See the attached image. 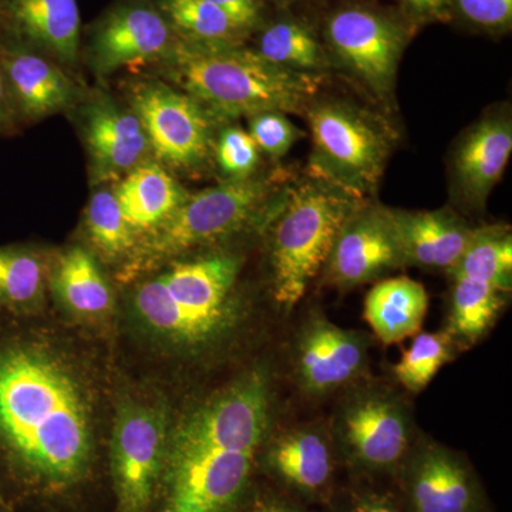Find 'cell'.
I'll return each instance as SVG.
<instances>
[{
	"instance_id": "obj_1",
	"label": "cell",
	"mask_w": 512,
	"mask_h": 512,
	"mask_svg": "<svg viewBox=\"0 0 512 512\" xmlns=\"http://www.w3.org/2000/svg\"><path fill=\"white\" fill-rule=\"evenodd\" d=\"M96 446V394L79 363L18 318L0 319V478L70 487Z\"/></svg>"
},
{
	"instance_id": "obj_2",
	"label": "cell",
	"mask_w": 512,
	"mask_h": 512,
	"mask_svg": "<svg viewBox=\"0 0 512 512\" xmlns=\"http://www.w3.org/2000/svg\"><path fill=\"white\" fill-rule=\"evenodd\" d=\"M274 410L268 365L245 370L187 410L168 430L160 512H238Z\"/></svg>"
},
{
	"instance_id": "obj_3",
	"label": "cell",
	"mask_w": 512,
	"mask_h": 512,
	"mask_svg": "<svg viewBox=\"0 0 512 512\" xmlns=\"http://www.w3.org/2000/svg\"><path fill=\"white\" fill-rule=\"evenodd\" d=\"M241 258L198 256L177 262L138 286L133 305L138 319L157 338L188 353L225 342L247 320L237 292Z\"/></svg>"
},
{
	"instance_id": "obj_4",
	"label": "cell",
	"mask_w": 512,
	"mask_h": 512,
	"mask_svg": "<svg viewBox=\"0 0 512 512\" xmlns=\"http://www.w3.org/2000/svg\"><path fill=\"white\" fill-rule=\"evenodd\" d=\"M158 64L178 89L222 117L299 111L318 89L315 74L274 66L239 45H200L177 37Z\"/></svg>"
},
{
	"instance_id": "obj_5",
	"label": "cell",
	"mask_w": 512,
	"mask_h": 512,
	"mask_svg": "<svg viewBox=\"0 0 512 512\" xmlns=\"http://www.w3.org/2000/svg\"><path fill=\"white\" fill-rule=\"evenodd\" d=\"M359 198L326 181H309L293 188L272 228V296L291 312L322 274L340 229Z\"/></svg>"
},
{
	"instance_id": "obj_6",
	"label": "cell",
	"mask_w": 512,
	"mask_h": 512,
	"mask_svg": "<svg viewBox=\"0 0 512 512\" xmlns=\"http://www.w3.org/2000/svg\"><path fill=\"white\" fill-rule=\"evenodd\" d=\"M328 430L340 466L365 481H393L420 436L402 394L369 377L339 393Z\"/></svg>"
},
{
	"instance_id": "obj_7",
	"label": "cell",
	"mask_w": 512,
	"mask_h": 512,
	"mask_svg": "<svg viewBox=\"0 0 512 512\" xmlns=\"http://www.w3.org/2000/svg\"><path fill=\"white\" fill-rule=\"evenodd\" d=\"M266 180L242 178L188 195L156 229L138 238L121 276L126 281L194 249L217 244L251 221L268 197Z\"/></svg>"
},
{
	"instance_id": "obj_8",
	"label": "cell",
	"mask_w": 512,
	"mask_h": 512,
	"mask_svg": "<svg viewBox=\"0 0 512 512\" xmlns=\"http://www.w3.org/2000/svg\"><path fill=\"white\" fill-rule=\"evenodd\" d=\"M313 163L326 183L359 198L383 174L389 134L363 111L343 103H320L308 111Z\"/></svg>"
},
{
	"instance_id": "obj_9",
	"label": "cell",
	"mask_w": 512,
	"mask_h": 512,
	"mask_svg": "<svg viewBox=\"0 0 512 512\" xmlns=\"http://www.w3.org/2000/svg\"><path fill=\"white\" fill-rule=\"evenodd\" d=\"M167 410L163 404L127 397L111 433V474L119 512H148L153 503L167 446Z\"/></svg>"
},
{
	"instance_id": "obj_10",
	"label": "cell",
	"mask_w": 512,
	"mask_h": 512,
	"mask_svg": "<svg viewBox=\"0 0 512 512\" xmlns=\"http://www.w3.org/2000/svg\"><path fill=\"white\" fill-rule=\"evenodd\" d=\"M403 512H490L473 464L460 451L420 434L393 478Z\"/></svg>"
},
{
	"instance_id": "obj_11",
	"label": "cell",
	"mask_w": 512,
	"mask_h": 512,
	"mask_svg": "<svg viewBox=\"0 0 512 512\" xmlns=\"http://www.w3.org/2000/svg\"><path fill=\"white\" fill-rule=\"evenodd\" d=\"M131 110L161 163L194 170L207 160L212 144L210 113L183 90L161 82L138 83L131 92Z\"/></svg>"
},
{
	"instance_id": "obj_12",
	"label": "cell",
	"mask_w": 512,
	"mask_h": 512,
	"mask_svg": "<svg viewBox=\"0 0 512 512\" xmlns=\"http://www.w3.org/2000/svg\"><path fill=\"white\" fill-rule=\"evenodd\" d=\"M370 339L336 325L320 313L303 320L293 339V379L311 399L342 393L367 379Z\"/></svg>"
},
{
	"instance_id": "obj_13",
	"label": "cell",
	"mask_w": 512,
	"mask_h": 512,
	"mask_svg": "<svg viewBox=\"0 0 512 512\" xmlns=\"http://www.w3.org/2000/svg\"><path fill=\"white\" fill-rule=\"evenodd\" d=\"M258 464L279 490L306 505L325 507L338 487V454L328 427L319 424L272 430L259 451Z\"/></svg>"
},
{
	"instance_id": "obj_14",
	"label": "cell",
	"mask_w": 512,
	"mask_h": 512,
	"mask_svg": "<svg viewBox=\"0 0 512 512\" xmlns=\"http://www.w3.org/2000/svg\"><path fill=\"white\" fill-rule=\"evenodd\" d=\"M177 36L154 0H117L89 30L90 63L101 76L158 63Z\"/></svg>"
},
{
	"instance_id": "obj_15",
	"label": "cell",
	"mask_w": 512,
	"mask_h": 512,
	"mask_svg": "<svg viewBox=\"0 0 512 512\" xmlns=\"http://www.w3.org/2000/svg\"><path fill=\"white\" fill-rule=\"evenodd\" d=\"M326 39L336 56L379 96L392 92L406 32L389 16L363 6L330 15Z\"/></svg>"
},
{
	"instance_id": "obj_16",
	"label": "cell",
	"mask_w": 512,
	"mask_h": 512,
	"mask_svg": "<svg viewBox=\"0 0 512 512\" xmlns=\"http://www.w3.org/2000/svg\"><path fill=\"white\" fill-rule=\"evenodd\" d=\"M403 266L386 207L359 205L340 229L322 274L328 284L349 291Z\"/></svg>"
},
{
	"instance_id": "obj_17",
	"label": "cell",
	"mask_w": 512,
	"mask_h": 512,
	"mask_svg": "<svg viewBox=\"0 0 512 512\" xmlns=\"http://www.w3.org/2000/svg\"><path fill=\"white\" fill-rule=\"evenodd\" d=\"M0 67L13 113L42 120L69 109L76 89L55 60L32 47L0 35Z\"/></svg>"
},
{
	"instance_id": "obj_18",
	"label": "cell",
	"mask_w": 512,
	"mask_h": 512,
	"mask_svg": "<svg viewBox=\"0 0 512 512\" xmlns=\"http://www.w3.org/2000/svg\"><path fill=\"white\" fill-rule=\"evenodd\" d=\"M0 35L72 67L82 46L77 0H0Z\"/></svg>"
},
{
	"instance_id": "obj_19",
	"label": "cell",
	"mask_w": 512,
	"mask_h": 512,
	"mask_svg": "<svg viewBox=\"0 0 512 512\" xmlns=\"http://www.w3.org/2000/svg\"><path fill=\"white\" fill-rule=\"evenodd\" d=\"M83 124L97 183H117L153 154L137 114L114 101L93 100L84 110Z\"/></svg>"
},
{
	"instance_id": "obj_20",
	"label": "cell",
	"mask_w": 512,
	"mask_h": 512,
	"mask_svg": "<svg viewBox=\"0 0 512 512\" xmlns=\"http://www.w3.org/2000/svg\"><path fill=\"white\" fill-rule=\"evenodd\" d=\"M399 242L404 266L448 269L456 265L473 229L456 212L406 211L386 208Z\"/></svg>"
},
{
	"instance_id": "obj_21",
	"label": "cell",
	"mask_w": 512,
	"mask_h": 512,
	"mask_svg": "<svg viewBox=\"0 0 512 512\" xmlns=\"http://www.w3.org/2000/svg\"><path fill=\"white\" fill-rule=\"evenodd\" d=\"M512 151V126L507 116L485 117L461 140L454 156V180L470 207H484L503 177Z\"/></svg>"
},
{
	"instance_id": "obj_22",
	"label": "cell",
	"mask_w": 512,
	"mask_h": 512,
	"mask_svg": "<svg viewBox=\"0 0 512 512\" xmlns=\"http://www.w3.org/2000/svg\"><path fill=\"white\" fill-rule=\"evenodd\" d=\"M430 296L409 276L383 278L367 292L363 319L384 345H396L421 332L429 313Z\"/></svg>"
},
{
	"instance_id": "obj_23",
	"label": "cell",
	"mask_w": 512,
	"mask_h": 512,
	"mask_svg": "<svg viewBox=\"0 0 512 512\" xmlns=\"http://www.w3.org/2000/svg\"><path fill=\"white\" fill-rule=\"evenodd\" d=\"M124 218L137 237L163 224L188 197L173 174L156 161H146L114 187Z\"/></svg>"
},
{
	"instance_id": "obj_24",
	"label": "cell",
	"mask_w": 512,
	"mask_h": 512,
	"mask_svg": "<svg viewBox=\"0 0 512 512\" xmlns=\"http://www.w3.org/2000/svg\"><path fill=\"white\" fill-rule=\"evenodd\" d=\"M446 325L444 330L461 350L480 343L493 330L507 308L510 293L467 276H450Z\"/></svg>"
},
{
	"instance_id": "obj_25",
	"label": "cell",
	"mask_w": 512,
	"mask_h": 512,
	"mask_svg": "<svg viewBox=\"0 0 512 512\" xmlns=\"http://www.w3.org/2000/svg\"><path fill=\"white\" fill-rule=\"evenodd\" d=\"M53 289L64 308L84 319H103L113 311V292L94 256L72 248L53 269Z\"/></svg>"
},
{
	"instance_id": "obj_26",
	"label": "cell",
	"mask_w": 512,
	"mask_h": 512,
	"mask_svg": "<svg viewBox=\"0 0 512 512\" xmlns=\"http://www.w3.org/2000/svg\"><path fill=\"white\" fill-rule=\"evenodd\" d=\"M46 265L35 249L0 247V313L25 318L45 299Z\"/></svg>"
},
{
	"instance_id": "obj_27",
	"label": "cell",
	"mask_w": 512,
	"mask_h": 512,
	"mask_svg": "<svg viewBox=\"0 0 512 512\" xmlns=\"http://www.w3.org/2000/svg\"><path fill=\"white\" fill-rule=\"evenodd\" d=\"M448 276H467L505 293L512 289V235L507 225L474 228L466 249Z\"/></svg>"
},
{
	"instance_id": "obj_28",
	"label": "cell",
	"mask_w": 512,
	"mask_h": 512,
	"mask_svg": "<svg viewBox=\"0 0 512 512\" xmlns=\"http://www.w3.org/2000/svg\"><path fill=\"white\" fill-rule=\"evenodd\" d=\"M175 36L200 45H239L247 36L210 0H154Z\"/></svg>"
},
{
	"instance_id": "obj_29",
	"label": "cell",
	"mask_w": 512,
	"mask_h": 512,
	"mask_svg": "<svg viewBox=\"0 0 512 512\" xmlns=\"http://www.w3.org/2000/svg\"><path fill=\"white\" fill-rule=\"evenodd\" d=\"M254 52L265 62L293 72L313 74L328 66L319 40L308 26L296 20H279L266 26Z\"/></svg>"
},
{
	"instance_id": "obj_30",
	"label": "cell",
	"mask_w": 512,
	"mask_h": 512,
	"mask_svg": "<svg viewBox=\"0 0 512 512\" xmlns=\"http://www.w3.org/2000/svg\"><path fill=\"white\" fill-rule=\"evenodd\" d=\"M84 229L94 251L107 261L127 259L136 248V232L124 218L116 194L109 188L96 191L84 212Z\"/></svg>"
},
{
	"instance_id": "obj_31",
	"label": "cell",
	"mask_w": 512,
	"mask_h": 512,
	"mask_svg": "<svg viewBox=\"0 0 512 512\" xmlns=\"http://www.w3.org/2000/svg\"><path fill=\"white\" fill-rule=\"evenodd\" d=\"M458 353L461 349L446 330L419 332L393 366V377L407 392L419 394L430 386L444 366L456 359Z\"/></svg>"
},
{
	"instance_id": "obj_32",
	"label": "cell",
	"mask_w": 512,
	"mask_h": 512,
	"mask_svg": "<svg viewBox=\"0 0 512 512\" xmlns=\"http://www.w3.org/2000/svg\"><path fill=\"white\" fill-rule=\"evenodd\" d=\"M325 507L328 512H403L394 487L353 478L349 484L336 487Z\"/></svg>"
},
{
	"instance_id": "obj_33",
	"label": "cell",
	"mask_w": 512,
	"mask_h": 512,
	"mask_svg": "<svg viewBox=\"0 0 512 512\" xmlns=\"http://www.w3.org/2000/svg\"><path fill=\"white\" fill-rule=\"evenodd\" d=\"M259 153L261 150L251 134L238 127H229L222 131L215 144L217 163L229 180L251 177L259 163Z\"/></svg>"
},
{
	"instance_id": "obj_34",
	"label": "cell",
	"mask_w": 512,
	"mask_h": 512,
	"mask_svg": "<svg viewBox=\"0 0 512 512\" xmlns=\"http://www.w3.org/2000/svg\"><path fill=\"white\" fill-rule=\"evenodd\" d=\"M248 133L259 150L274 157L284 156L303 136L281 111H265L249 117Z\"/></svg>"
},
{
	"instance_id": "obj_35",
	"label": "cell",
	"mask_w": 512,
	"mask_h": 512,
	"mask_svg": "<svg viewBox=\"0 0 512 512\" xmlns=\"http://www.w3.org/2000/svg\"><path fill=\"white\" fill-rule=\"evenodd\" d=\"M451 5L471 25L503 30L511 25L512 0H450Z\"/></svg>"
},
{
	"instance_id": "obj_36",
	"label": "cell",
	"mask_w": 512,
	"mask_h": 512,
	"mask_svg": "<svg viewBox=\"0 0 512 512\" xmlns=\"http://www.w3.org/2000/svg\"><path fill=\"white\" fill-rule=\"evenodd\" d=\"M238 512H312L309 505L293 498L285 491H265L248 500L245 498Z\"/></svg>"
},
{
	"instance_id": "obj_37",
	"label": "cell",
	"mask_w": 512,
	"mask_h": 512,
	"mask_svg": "<svg viewBox=\"0 0 512 512\" xmlns=\"http://www.w3.org/2000/svg\"><path fill=\"white\" fill-rule=\"evenodd\" d=\"M245 33L252 32L259 25L264 12L262 0H210Z\"/></svg>"
},
{
	"instance_id": "obj_38",
	"label": "cell",
	"mask_w": 512,
	"mask_h": 512,
	"mask_svg": "<svg viewBox=\"0 0 512 512\" xmlns=\"http://www.w3.org/2000/svg\"><path fill=\"white\" fill-rule=\"evenodd\" d=\"M404 9L419 19H440L450 0H397Z\"/></svg>"
},
{
	"instance_id": "obj_39",
	"label": "cell",
	"mask_w": 512,
	"mask_h": 512,
	"mask_svg": "<svg viewBox=\"0 0 512 512\" xmlns=\"http://www.w3.org/2000/svg\"><path fill=\"white\" fill-rule=\"evenodd\" d=\"M13 117H15V113H13L12 103H10L2 67H0V131L12 126Z\"/></svg>"
},
{
	"instance_id": "obj_40",
	"label": "cell",
	"mask_w": 512,
	"mask_h": 512,
	"mask_svg": "<svg viewBox=\"0 0 512 512\" xmlns=\"http://www.w3.org/2000/svg\"><path fill=\"white\" fill-rule=\"evenodd\" d=\"M0 512H8V511L3 510V508H0Z\"/></svg>"
}]
</instances>
